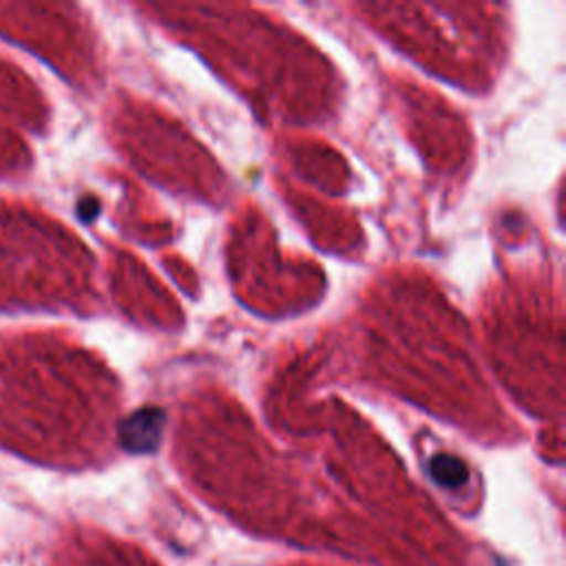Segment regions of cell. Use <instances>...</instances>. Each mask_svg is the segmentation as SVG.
Returning a JSON list of instances; mask_svg holds the SVG:
<instances>
[{
    "instance_id": "cell-2",
    "label": "cell",
    "mask_w": 566,
    "mask_h": 566,
    "mask_svg": "<svg viewBox=\"0 0 566 566\" xmlns=\"http://www.w3.org/2000/svg\"><path fill=\"white\" fill-rule=\"evenodd\" d=\"M431 478L442 486H460L467 480V467L462 460L449 453H438L429 462Z\"/></svg>"
},
{
    "instance_id": "cell-1",
    "label": "cell",
    "mask_w": 566,
    "mask_h": 566,
    "mask_svg": "<svg viewBox=\"0 0 566 566\" xmlns=\"http://www.w3.org/2000/svg\"><path fill=\"white\" fill-rule=\"evenodd\" d=\"M161 420L164 413L155 407H146L135 411L119 429L122 444L128 451H150L157 447L161 438Z\"/></svg>"
}]
</instances>
